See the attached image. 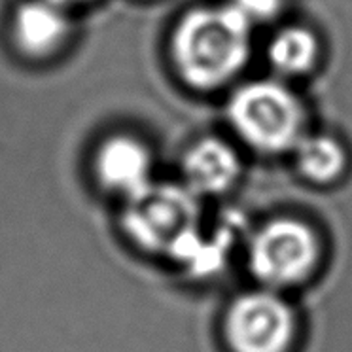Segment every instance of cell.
I'll return each instance as SVG.
<instances>
[{
  "mask_svg": "<svg viewBox=\"0 0 352 352\" xmlns=\"http://www.w3.org/2000/svg\"><path fill=\"white\" fill-rule=\"evenodd\" d=\"M173 54L182 76L208 89L230 80L248 54V17L235 6L195 10L180 21Z\"/></svg>",
  "mask_w": 352,
  "mask_h": 352,
  "instance_id": "obj_1",
  "label": "cell"
},
{
  "mask_svg": "<svg viewBox=\"0 0 352 352\" xmlns=\"http://www.w3.org/2000/svg\"><path fill=\"white\" fill-rule=\"evenodd\" d=\"M197 195L186 186L150 184L125 199L122 226L140 250L175 256L199 230Z\"/></svg>",
  "mask_w": 352,
  "mask_h": 352,
  "instance_id": "obj_2",
  "label": "cell"
},
{
  "mask_svg": "<svg viewBox=\"0 0 352 352\" xmlns=\"http://www.w3.org/2000/svg\"><path fill=\"white\" fill-rule=\"evenodd\" d=\"M320 241L309 223L298 218H275L263 223L248 243V269L267 290L305 283L320 263Z\"/></svg>",
  "mask_w": 352,
  "mask_h": 352,
  "instance_id": "obj_3",
  "label": "cell"
},
{
  "mask_svg": "<svg viewBox=\"0 0 352 352\" xmlns=\"http://www.w3.org/2000/svg\"><path fill=\"white\" fill-rule=\"evenodd\" d=\"M235 129L256 150L267 153L294 148L301 138V110L290 93L275 84H252L230 104Z\"/></svg>",
  "mask_w": 352,
  "mask_h": 352,
  "instance_id": "obj_4",
  "label": "cell"
},
{
  "mask_svg": "<svg viewBox=\"0 0 352 352\" xmlns=\"http://www.w3.org/2000/svg\"><path fill=\"white\" fill-rule=\"evenodd\" d=\"M296 328L292 307L267 288L233 299L223 318V337L231 352H288Z\"/></svg>",
  "mask_w": 352,
  "mask_h": 352,
  "instance_id": "obj_5",
  "label": "cell"
},
{
  "mask_svg": "<svg viewBox=\"0 0 352 352\" xmlns=\"http://www.w3.org/2000/svg\"><path fill=\"white\" fill-rule=\"evenodd\" d=\"M95 176L108 192L129 199L152 184V157L131 137H112L95 155Z\"/></svg>",
  "mask_w": 352,
  "mask_h": 352,
  "instance_id": "obj_6",
  "label": "cell"
},
{
  "mask_svg": "<svg viewBox=\"0 0 352 352\" xmlns=\"http://www.w3.org/2000/svg\"><path fill=\"white\" fill-rule=\"evenodd\" d=\"M237 153L218 138H203L184 157L186 188L195 195H220L237 182Z\"/></svg>",
  "mask_w": 352,
  "mask_h": 352,
  "instance_id": "obj_7",
  "label": "cell"
},
{
  "mask_svg": "<svg viewBox=\"0 0 352 352\" xmlns=\"http://www.w3.org/2000/svg\"><path fill=\"white\" fill-rule=\"evenodd\" d=\"M14 32L25 54L42 57L61 46L69 32L63 6L50 0H29L17 8Z\"/></svg>",
  "mask_w": 352,
  "mask_h": 352,
  "instance_id": "obj_8",
  "label": "cell"
},
{
  "mask_svg": "<svg viewBox=\"0 0 352 352\" xmlns=\"http://www.w3.org/2000/svg\"><path fill=\"white\" fill-rule=\"evenodd\" d=\"M296 165L313 184H331L343 175L346 155L343 148L329 137L299 138L296 146Z\"/></svg>",
  "mask_w": 352,
  "mask_h": 352,
  "instance_id": "obj_9",
  "label": "cell"
},
{
  "mask_svg": "<svg viewBox=\"0 0 352 352\" xmlns=\"http://www.w3.org/2000/svg\"><path fill=\"white\" fill-rule=\"evenodd\" d=\"M271 59L284 72H303L314 63L316 40L303 29H286L271 44Z\"/></svg>",
  "mask_w": 352,
  "mask_h": 352,
  "instance_id": "obj_10",
  "label": "cell"
},
{
  "mask_svg": "<svg viewBox=\"0 0 352 352\" xmlns=\"http://www.w3.org/2000/svg\"><path fill=\"white\" fill-rule=\"evenodd\" d=\"M235 2H237L235 8L241 10L246 17H269L280 6V0H235Z\"/></svg>",
  "mask_w": 352,
  "mask_h": 352,
  "instance_id": "obj_11",
  "label": "cell"
},
{
  "mask_svg": "<svg viewBox=\"0 0 352 352\" xmlns=\"http://www.w3.org/2000/svg\"><path fill=\"white\" fill-rule=\"evenodd\" d=\"M50 2H55L59 6H65V4H76V2H84V0H50Z\"/></svg>",
  "mask_w": 352,
  "mask_h": 352,
  "instance_id": "obj_12",
  "label": "cell"
}]
</instances>
